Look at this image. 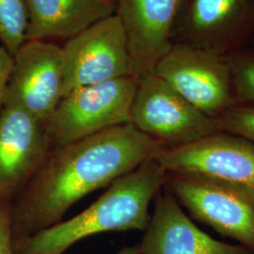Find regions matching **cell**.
<instances>
[{
	"mask_svg": "<svg viewBox=\"0 0 254 254\" xmlns=\"http://www.w3.org/2000/svg\"><path fill=\"white\" fill-rule=\"evenodd\" d=\"M160 149L132 124L51 148L11 208L13 238L62 221L76 201L109 188Z\"/></svg>",
	"mask_w": 254,
	"mask_h": 254,
	"instance_id": "obj_1",
	"label": "cell"
},
{
	"mask_svg": "<svg viewBox=\"0 0 254 254\" xmlns=\"http://www.w3.org/2000/svg\"><path fill=\"white\" fill-rule=\"evenodd\" d=\"M167 171L152 157L112 183L91 206L30 236L14 239L15 254H64L82 239L107 232L145 231L149 206L165 186Z\"/></svg>",
	"mask_w": 254,
	"mask_h": 254,
	"instance_id": "obj_2",
	"label": "cell"
},
{
	"mask_svg": "<svg viewBox=\"0 0 254 254\" xmlns=\"http://www.w3.org/2000/svg\"><path fill=\"white\" fill-rule=\"evenodd\" d=\"M137 84L135 76H126L79 87L64 95L46 122L51 147L131 124Z\"/></svg>",
	"mask_w": 254,
	"mask_h": 254,
	"instance_id": "obj_3",
	"label": "cell"
},
{
	"mask_svg": "<svg viewBox=\"0 0 254 254\" xmlns=\"http://www.w3.org/2000/svg\"><path fill=\"white\" fill-rule=\"evenodd\" d=\"M164 187L193 218L254 254V190L200 175L169 173Z\"/></svg>",
	"mask_w": 254,
	"mask_h": 254,
	"instance_id": "obj_4",
	"label": "cell"
},
{
	"mask_svg": "<svg viewBox=\"0 0 254 254\" xmlns=\"http://www.w3.org/2000/svg\"><path fill=\"white\" fill-rule=\"evenodd\" d=\"M131 124L163 149L189 145L219 131L216 119L195 108L154 73L138 80Z\"/></svg>",
	"mask_w": 254,
	"mask_h": 254,
	"instance_id": "obj_5",
	"label": "cell"
},
{
	"mask_svg": "<svg viewBox=\"0 0 254 254\" xmlns=\"http://www.w3.org/2000/svg\"><path fill=\"white\" fill-rule=\"evenodd\" d=\"M154 73L211 118L235 106L231 64L216 51L190 44L173 45Z\"/></svg>",
	"mask_w": 254,
	"mask_h": 254,
	"instance_id": "obj_6",
	"label": "cell"
},
{
	"mask_svg": "<svg viewBox=\"0 0 254 254\" xmlns=\"http://www.w3.org/2000/svg\"><path fill=\"white\" fill-rule=\"evenodd\" d=\"M62 48L63 97L79 87L134 76L127 34L116 13L67 40Z\"/></svg>",
	"mask_w": 254,
	"mask_h": 254,
	"instance_id": "obj_7",
	"label": "cell"
},
{
	"mask_svg": "<svg viewBox=\"0 0 254 254\" xmlns=\"http://www.w3.org/2000/svg\"><path fill=\"white\" fill-rule=\"evenodd\" d=\"M63 48L42 40L26 41L13 56L4 106L25 110L46 124L63 98Z\"/></svg>",
	"mask_w": 254,
	"mask_h": 254,
	"instance_id": "obj_8",
	"label": "cell"
},
{
	"mask_svg": "<svg viewBox=\"0 0 254 254\" xmlns=\"http://www.w3.org/2000/svg\"><path fill=\"white\" fill-rule=\"evenodd\" d=\"M169 173L204 176L254 190V143L218 131L178 148H161L154 156Z\"/></svg>",
	"mask_w": 254,
	"mask_h": 254,
	"instance_id": "obj_9",
	"label": "cell"
},
{
	"mask_svg": "<svg viewBox=\"0 0 254 254\" xmlns=\"http://www.w3.org/2000/svg\"><path fill=\"white\" fill-rule=\"evenodd\" d=\"M51 148L46 124L23 109L4 106L0 113V202L10 203L18 197Z\"/></svg>",
	"mask_w": 254,
	"mask_h": 254,
	"instance_id": "obj_10",
	"label": "cell"
},
{
	"mask_svg": "<svg viewBox=\"0 0 254 254\" xmlns=\"http://www.w3.org/2000/svg\"><path fill=\"white\" fill-rule=\"evenodd\" d=\"M188 0H115L127 34L134 76L154 73L173 47L174 25Z\"/></svg>",
	"mask_w": 254,
	"mask_h": 254,
	"instance_id": "obj_11",
	"label": "cell"
},
{
	"mask_svg": "<svg viewBox=\"0 0 254 254\" xmlns=\"http://www.w3.org/2000/svg\"><path fill=\"white\" fill-rule=\"evenodd\" d=\"M154 214L138 245L142 254H254L242 245L221 242L201 231L170 191L154 198Z\"/></svg>",
	"mask_w": 254,
	"mask_h": 254,
	"instance_id": "obj_12",
	"label": "cell"
},
{
	"mask_svg": "<svg viewBox=\"0 0 254 254\" xmlns=\"http://www.w3.org/2000/svg\"><path fill=\"white\" fill-rule=\"evenodd\" d=\"M26 41L71 39L116 11L115 0H24Z\"/></svg>",
	"mask_w": 254,
	"mask_h": 254,
	"instance_id": "obj_13",
	"label": "cell"
},
{
	"mask_svg": "<svg viewBox=\"0 0 254 254\" xmlns=\"http://www.w3.org/2000/svg\"><path fill=\"white\" fill-rule=\"evenodd\" d=\"M186 28L190 45L220 51L247 26L250 0H189Z\"/></svg>",
	"mask_w": 254,
	"mask_h": 254,
	"instance_id": "obj_14",
	"label": "cell"
},
{
	"mask_svg": "<svg viewBox=\"0 0 254 254\" xmlns=\"http://www.w3.org/2000/svg\"><path fill=\"white\" fill-rule=\"evenodd\" d=\"M27 24L24 0H0V43L12 57L26 42Z\"/></svg>",
	"mask_w": 254,
	"mask_h": 254,
	"instance_id": "obj_15",
	"label": "cell"
},
{
	"mask_svg": "<svg viewBox=\"0 0 254 254\" xmlns=\"http://www.w3.org/2000/svg\"><path fill=\"white\" fill-rule=\"evenodd\" d=\"M218 130L241 136L254 143V107H236L227 109L216 118Z\"/></svg>",
	"mask_w": 254,
	"mask_h": 254,
	"instance_id": "obj_16",
	"label": "cell"
},
{
	"mask_svg": "<svg viewBox=\"0 0 254 254\" xmlns=\"http://www.w3.org/2000/svg\"><path fill=\"white\" fill-rule=\"evenodd\" d=\"M231 67L234 89L241 98L254 104V60L236 61Z\"/></svg>",
	"mask_w": 254,
	"mask_h": 254,
	"instance_id": "obj_17",
	"label": "cell"
},
{
	"mask_svg": "<svg viewBox=\"0 0 254 254\" xmlns=\"http://www.w3.org/2000/svg\"><path fill=\"white\" fill-rule=\"evenodd\" d=\"M13 241L11 204L0 202V254H15Z\"/></svg>",
	"mask_w": 254,
	"mask_h": 254,
	"instance_id": "obj_18",
	"label": "cell"
},
{
	"mask_svg": "<svg viewBox=\"0 0 254 254\" xmlns=\"http://www.w3.org/2000/svg\"><path fill=\"white\" fill-rule=\"evenodd\" d=\"M13 66V57L0 45V113L4 108L5 95Z\"/></svg>",
	"mask_w": 254,
	"mask_h": 254,
	"instance_id": "obj_19",
	"label": "cell"
},
{
	"mask_svg": "<svg viewBox=\"0 0 254 254\" xmlns=\"http://www.w3.org/2000/svg\"><path fill=\"white\" fill-rule=\"evenodd\" d=\"M117 254H142L139 251L138 245L135 247H126L122 249Z\"/></svg>",
	"mask_w": 254,
	"mask_h": 254,
	"instance_id": "obj_20",
	"label": "cell"
}]
</instances>
